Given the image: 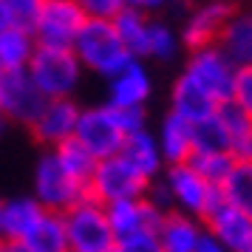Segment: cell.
Listing matches in <instances>:
<instances>
[{
	"label": "cell",
	"mask_w": 252,
	"mask_h": 252,
	"mask_svg": "<svg viewBox=\"0 0 252 252\" xmlns=\"http://www.w3.org/2000/svg\"><path fill=\"white\" fill-rule=\"evenodd\" d=\"M218 105L207 96L204 91H198L193 82L187 80V77H176L170 85V114L182 116L187 119L190 125H198V122H204L210 116H216Z\"/></svg>",
	"instance_id": "44dd1931"
},
{
	"label": "cell",
	"mask_w": 252,
	"mask_h": 252,
	"mask_svg": "<svg viewBox=\"0 0 252 252\" xmlns=\"http://www.w3.org/2000/svg\"><path fill=\"white\" fill-rule=\"evenodd\" d=\"M224 3H229V6H235V3H238V0H224Z\"/></svg>",
	"instance_id": "ab89813d"
},
{
	"label": "cell",
	"mask_w": 252,
	"mask_h": 252,
	"mask_svg": "<svg viewBox=\"0 0 252 252\" xmlns=\"http://www.w3.org/2000/svg\"><path fill=\"white\" fill-rule=\"evenodd\" d=\"M46 216V207L34 195H14L3 201L0 210V241L6 244H23L37 221Z\"/></svg>",
	"instance_id": "2e32d148"
},
{
	"label": "cell",
	"mask_w": 252,
	"mask_h": 252,
	"mask_svg": "<svg viewBox=\"0 0 252 252\" xmlns=\"http://www.w3.org/2000/svg\"><path fill=\"white\" fill-rule=\"evenodd\" d=\"M235 6H229L224 0H201L193 3L187 14H184L182 26H179V40H182L184 51H195L204 46H216L221 29L229 20Z\"/></svg>",
	"instance_id": "30bf717a"
},
{
	"label": "cell",
	"mask_w": 252,
	"mask_h": 252,
	"mask_svg": "<svg viewBox=\"0 0 252 252\" xmlns=\"http://www.w3.org/2000/svg\"><path fill=\"white\" fill-rule=\"evenodd\" d=\"M6 12H9V23L17 26V29H26V32H34V23L46 0H3Z\"/></svg>",
	"instance_id": "4dcf8cb0"
},
{
	"label": "cell",
	"mask_w": 252,
	"mask_h": 252,
	"mask_svg": "<svg viewBox=\"0 0 252 252\" xmlns=\"http://www.w3.org/2000/svg\"><path fill=\"white\" fill-rule=\"evenodd\" d=\"M26 74L46 99H74L85 80V68L77 60L74 48L51 46H37Z\"/></svg>",
	"instance_id": "3957f363"
},
{
	"label": "cell",
	"mask_w": 252,
	"mask_h": 252,
	"mask_svg": "<svg viewBox=\"0 0 252 252\" xmlns=\"http://www.w3.org/2000/svg\"><path fill=\"white\" fill-rule=\"evenodd\" d=\"M235 65L218 46H204L187 51L182 65V77L193 82L198 91H204L216 105H224L232 99V85H235Z\"/></svg>",
	"instance_id": "5b68a950"
},
{
	"label": "cell",
	"mask_w": 252,
	"mask_h": 252,
	"mask_svg": "<svg viewBox=\"0 0 252 252\" xmlns=\"http://www.w3.org/2000/svg\"><path fill=\"white\" fill-rule=\"evenodd\" d=\"M105 216L114 232V241H125L133 235H153L159 227L161 210L148 195H136V198H122L105 207Z\"/></svg>",
	"instance_id": "4fadbf2b"
},
{
	"label": "cell",
	"mask_w": 252,
	"mask_h": 252,
	"mask_svg": "<svg viewBox=\"0 0 252 252\" xmlns=\"http://www.w3.org/2000/svg\"><path fill=\"white\" fill-rule=\"evenodd\" d=\"M6 130H9V119L0 114V136H6Z\"/></svg>",
	"instance_id": "f35d334b"
},
{
	"label": "cell",
	"mask_w": 252,
	"mask_h": 252,
	"mask_svg": "<svg viewBox=\"0 0 252 252\" xmlns=\"http://www.w3.org/2000/svg\"><path fill=\"white\" fill-rule=\"evenodd\" d=\"M23 244L32 252H71L63 213H48L46 210V216L37 221V227L29 232V238Z\"/></svg>",
	"instance_id": "cb8c5ba5"
},
{
	"label": "cell",
	"mask_w": 252,
	"mask_h": 252,
	"mask_svg": "<svg viewBox=\"0 0 252 252\" xmlns=\"http://www.w3.org/2000/svg\"><path fill=\"white\" fill-rule=\"evenodd\" d=\"M216 119L227 136V153L235 161H252V119L232 102L218 105Z\"/></svg>",
	"instance_id": "7402d4cb"
},
{
	"label": "cell",
	"mask_w": 252,
	"mask_h": 252,
	"mask_svg": "<svg viewBox=\"0 0 252 252\" xmlns=\"http://www.w3.org/2000/svg\"><path fill=\"white\" fill-rule=\"evenodd\" d=\"M0 210H3V198H0Z\"/></svg>",
	"instance_id": "7bdbcfd3"
},
{
	"label": "cell",
	"mask_w": 252,
	"mask_h": 252,
	"mask_svg": "<svg viewBox=\"0 0 252 252\" xmlns=\"http://www.w3.org/2000/svg\"><path fill=\"white\" fill-rule=\"evenodd\" d=\"M229 102L252 119V65L235 71V85H232V99Z\"/></svg>",
	"instance_id": "1f68e13d"
},
{
	"label": "cell",
	"mask_w": 252,
	"mask_h": 252,
	"mask_svg": "<svg viewBox=\"0 0 252 252\" xmlns=\"http://www.w3.org/2000/svg\"><path fill=\"white\" fill-rule=\"evenodd\" d=\"M204 229L210 238H216L229 252H244L252 241V218L232 210L229 204L218 207L213 216L204 218Z\"/></svg>",
	"instance_id": "e0dca14e"
},
{
	"label": "cell",
	"mask_w": 252,
	"mask_h": 252,
	"mask_svg": "<svg viewBox=\"0 0 252 252\" xmlns=\"http://www.w3.org/2000/svg\"><path fill=\"white\" fill-rule=\"evenodd\" d=\"M88 20H114L125 9V0H77Z\"/></svg>",
	"instance_id": "d6a6232c"
},
{
	"label": "cell",
	"mask_w": 252,
	"mask_h": 252,
	"mask_svg": "<svg viewBox=\"0 0 252 252\" xmlns=\"http://www.w3.org/2000/svg\"><path fill=\"white\" fill-rule=\"evenodd\" d=\"M3 252H32V250H29L26 244H6V241H3Z\"/></svg>",
	"instance_id": "8d00e7d4"
},
{
	"label": "cell",
	"mask_w": 252,
	"mask_h": 252,
	"mask_svg": "<svg viewBox=\"0 0 252 252\" xmlns=\"http://www.w3.org/2000/svg\"><path fill=\"white\" fill-rule=\"evenodd\" d=\"M244 252H252V241H250V247H247V250H244Z\"/></svg>",
	"instance_id": "60d3db41"
},
{
	"label": "cell",
	"mask_w": 252,
	"mask_h": 252,
	"mask_svg": "<svg viewBox=\"0 0 252 252\" xmlns=\"http://www.w3.org/2000/svg\"><path fill=\"white\" fill-rule=\"evenodd\" d=\"M114 252H164L156 241V232L153 235H133V238L116 241Z\"/></svg>",
	"instance_id": "836d02e7"
},
{
	"label": "cell",
	"mask_w": 252,
	"mask_h": 252,
	"mask_svg": "<svg viewBox=\"0 0 252 252\" xmlns=\"http://www.w3.org/2000/svg\"><path fill=\"white\" fill-rule=\"evenodd\" d=\"M0 252H3V241H0Z\"/></svg>",
	"instance_id": "b9f144b4"
},
{
	"label": "cell",
	"mask_w": 252,
	"mask_h": 252,
	"mask_svg": "<svg viewBox=\"0 0 252 252\" xmlns=\"http://www.w3.org/2000/svg\"><path fill=\"white\" fill-rule=\"evenodd\" d=\"M32 195L48 213H65L74 204H80L82 198H88V187L71 179L68 173L60 167L51 150H43L34 161L32 173Z\"/></svg>",
	"instance_id": "8992f818"
},
{
	"label": "cell",
	"mask_w": 252,
	"mask_h": 252,
	"mask_svg": "<svg viewBox=\"0 0 252 252\" xmlns=\"http://www.w3.org/2000/svg\"><path fill=\"white\" fill-rule=\"evenodd\" d=\"M153 96V77L142 60H133L130 65L108 80L105 102L119 111H145Z\"/></svg>",
	"instance_id": "5bb4252c"
},
{
	"label": "cell",
	"mask_w": 252,
	"mask_h": 252,
	"mask_svg": "<svg viewBox=\"0 0 252 252\" xmlns=\"http://www.w3.org/2000/svg\"><path fill=\"white\" fill-rule=\"evenodd\" d=\"M119 156L139 173L145 176L148 182L159 179L164 173V159H161L159 142H156V133L150 127H142V130H133L125 136V145L119 150Z\"/></svg>",
	"instance_id": "d6986e66"
},
{
	"label": "cell",
	"mask_w": 252,
	"mask_h": 252,
	"mask_svg": "<svg viewBox=\"0 0 252 252\" xmlns=\"http://www.w3.org/2000/svg\"><path fill=\"white\" fill-rule=\"evenodd\" d=\"M148 23L150 17L142 12H133V9H122V12L114 17V29L119 40L125 43V48L130 51L133 60H142L145 63V40H148Z\"/></svg>",
	"instance_id": "83f0119b"
},
{
	"label": "cell",
	"mask_w": 252,
	"mask_h": 252,
	"mask_svg": "<svg viewBox=\"0 0 252 252\" xmlns=\"http://www.w3.org/2000/svg\"><path fill=\"white\" fill-rule=\"evenodd\" d=\"M37 51V40L32 32L6 26L0 29V74L3 71H26Z\"/></svg>",
	"instance_id": "603a6c76"
},
{
	"label": "cell",
	"mask_w": 252,
	"mask_h": 252,
	"mask_svg": "<svg viewBox=\"0 0 252 252\" xmlns=\"http://www.w3.org/2000/svg\"><path fill=\"white\" fill-rule=\"evenodd\" d=\"M218 190L232 210L252 218V161H235Z\"/></svg>",
	"instance_id": "d4e9b609"
},
{
	"label": "cell",
	"mask_w": 252,
	"mask_h": 252,
	"mask_svg": "<svg viewBox=\"0 0 252 252\" xmlns=\"http://www.w3.org/2000/svg\"><path fill=\"white\" fill-rule=\"evenodd\" d=\"M195 252H229V250H227V247H221V244H218L216 238H210V235H204Z\"/></svg>",
	"instance_id": "d590c367"
},
{
	"label": "cell",
	"mask_w": 252,
	"mask_h": 252,
	"mask_svg": "<svg viewBox=\"0 0 252 252\" xmlns=\"http://www.w3.org/2000/svg\"><path fill=\"white\" fill-rule=\"evenodd\" d=\"M198 150H227V136L216 116L193 125V153Z\"/></svg>",
	"instance_id": "f546056e"
},
{
	"label": "cell",
	"mask_w": 252,
	"mask_h": 252,
	"mask_svg": "<svg viewBox=\"0 0 252 252\" xmlns=\"http://www.w3.org/2000/svg\"><path fill=\"white\" fill-rule=\"evenodd\" d=\"M82 105L77 99H46L43 111L29 125V133L43 150H54L57 145L74 139L77 119Z\"/></svg>",
	"instance_id": "7c38bea8"
},
{
	"label": "cell",
	"mask_w": 252,
	"mask_h": 252,
	"mask_svg": "<svg viewBox=\"0 0 252 252\" xmlns=\"http://www.w3.org/2000/svg\"><path fill=\"white\" fill-rule=\"evenodd\" d=\"M216 46L227 54L235 68L252 65V9H241V6L232 9Z\"/></svg>",
	"instance_id": "ac0fdd59"
},
{
	"label": "cell",
	"mask_w": 252,
	"mask_h": 252,
	"mask_svg": "<svg viewBox=\"0 0 252 252\" xmlns=\"http://www.w3.org/2000/svg\"><path fill=\"white\" fill-rule=\"evenodd\" d=\"M51 153H54V159L60 161V167L68 173L71 179H77L80 184L88 187V182H91V176H94V170H96V161H99V159H96L91 150L82 145V142L68 139V142L57 145Z\"/></svg>",
	"instance_id": "4316f807"
},
{
	"label": "cell",
	"mask_w": 252,
	"mask_h": 252,
	"mask_svg": "<svg viewBox=\"0 0 252 252\" xmlns=\"http://www.w3.org/2000/svg\"><path fill=\"white\" fill-rule=\"evenodd\" d=\"M182 54V40L179 32L161 17H150L148 23V40H145V60L156 63H173Z\"/></svg>",
	"instance_id": "484cf974"
},
{
	"label": "cell",
	"mask_w": 252,
	"mask_h": 252,
	"mask_svg": "<svg viewBox=\"0 0 252 252\" xmlns=\"http://www.w3.org/2000/svg\"><path fill=\"white\" fill-rule=\"evenodd\" d=\"M142 127H148L145 111H119L108 102H96L80 108L74 139L82 142L96 159H108L122 150L127 133L142 130Z\"/></svg>",
	"instance_id": "6da1fadb"
},
{
	"label": "cell",
	"mask_w": 252,
	"mask_h": 252,
	"mask_svg": "<svg viewBox=\"0 0 252 252\" xmlns=\"http://www.w3.org/2000/svg\"><path fill=\"white\" fill-rule=\"evenodd\" d=\"M65 235H68L71 252H108L114 250V232L105 216V207L94 198H82L80 204L63 213Z\"/></svg>",
	"instance_id": "52a82bcc"
},
{
	"label": "cell",
	"mask_w": 252,
	"mask_h": 252,
	"mask_svg": "<svg viewBox=\"0 0 252 252\" xmlns=\"http://www.w3.org/2000/svg\"><path fill=\"white\" fill-rule=\"evenodd\" d=\"M187 164H190L204 182L218 187V184L227 179V173L232 170L235 159L229 156L227 150H198V153H193V156L187 159Z\"/></svg>",
	"instance_id": "f1b7e54d"
},
{
	"label": "cell",
	"mask_w": 252,
	"mask_h": 252,
	"mask_svg": "<svg viewBox=\"0 0 252 252\" xmlns=\"http://www.w3.org/2000/svg\"><path fill=\"white\" fill-rule=\"evenodd\" d=\"M46 96L37 91V85L26 71H3L0 74V114L9 119V125L29 127L43 111Z\"/></svg>",
	"instance_id": "8fae6325"
},
{
	"label": "cell",
	"mask_w": 252,
	"mask_h": 252,
	"mask_svg": "<svg viewBox=\"0 0 252 252\" xmlns=\"http://www.w3.org/2000/svg\"><path fill=\"white\" fill-rule=\"evenodd\" d=\"M85 20L88 17L77 6V0H46L32 34H34L37 46L71 48L77 34L82 32Z\"/></svg>",
	"instance_id": "9c48e42d"
},
{
	"label": "cell",
	"mask_w": 252,
	"mask_h": 252,
	"mask_svg": "<svg viewBox=\"0 0 252 252\" xmlns=\"http://www.w3.org/2000/svg\"><path fill=\"white\" fill-rule=\"evenodd\" d=\"M204 235V221L179 210L161 213L159 227H156V241L164 252H195Z\"/></svg>",
	"instance_id": "9a60e30c"
},
{
	"label": "cell",
	"mask_w": 252,
	"mask_h": 252,
	"mask_svg": "<svg viewBox=\"0 0 252 252\" xmlns=\"http://www.w3.org/2000/svg\"><path fill=\"white\" fill-rule=\"evenodd\" d=\"M161 182L167 187L173 210L187 213V216H193V218H201V221H204L207 216H213L218 207L227 204L216 184L204 182L187 161H184V164H170V167H164Z\"/></svg>",
	"instance_id": "277c9868"
},
{
	"label": "cell",
	"mask_w": 252,
	"mask_h": 252,
	"mask_svg": "<svg viewBox=\"0 0 252 252\" xmlns=\"http://www.w3.org/2000/svg\"><path fill=\"white\" fill-rule=\"evenodd\" d=\"M6 26H12V23H9V12H6L3 0H0V29H6Z\"/></svg>",
	"instance_id": "74e56055"
},
{
	"label": "cell",
	"mask_w": 252,
	"mask_h": 252,
	"mask_svg": "<svg viewBox=\"0 0 252 252\" xmlns=\"http://www.w3.org/2000/svg\"><path fill=\"white\" fill-rule=\"evenodd\" d=\"M173 0H125V9H133V12H142L148 17H159L161 9H167Z\"/></svg>",
	"instance_id": "e575fe53"
},
{
	"label": "cell",
	"mask_w": 252,
	"mask_h": 252,
	"mask_svg": "<svg viewBox=\"0 0 252 252\" xmlns=\"http://www.w3.org/2000/svg\"><path fill=\"white\" fill-rule=\"evenodd\" d=\"M148 179L139 176L130 164H127L119 153L108 156V159L96 161V170H94L91 182H88V198H94L96 204H114L122 198H136V195L148 193Z\"/></svg>",
	"instance_id": "ba28073f"
},
{
	"label": "cell",
	"mask_w": 252,
	"mask_h": 252,
	"mask_svg": "<svg viewBox=\"0 0 252 252\" xmlns=\"http://www.w3.org/2000/svg\"><path fill=\"white\" fill-rule=\"evenodd\" d=\"M71 48H74L77 60L82 63L85 74L102 77L105 82L133 63L130 51L116 34L114 20H85L82 32L77 34Z\"/></svg>",
	"instance_id": "7a4b0ae2"
},
{
	"label": "cell",
	"mask_w": 252,
	"mask_h": 252,
	"mask_svg": "<svg viewBox=\"0 0 252 252\" xmlns=\"http://www.w3.org/2000/svg\"><path fill=\"white\" fill-rule=\"evenodd\" d=\"M156 142H159L161 159H164V167L170 164H184V161L193 156V125L182 119L176 114L161 116L159 127H156Z\"/></svg>",
	"instance_id": "ffe728a7"
}]
</instances>
